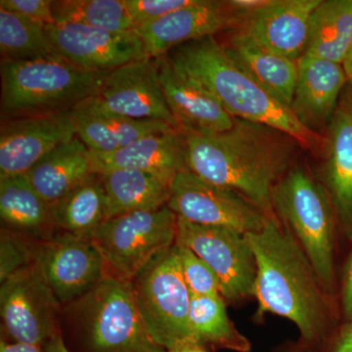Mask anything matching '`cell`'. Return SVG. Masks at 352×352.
<instances>
[{
	"instance_id": "obj_42",
	"label": "cell",
	"mask_w": 352,
	"mask_h": 352,
	"mask_svg": "<svg viewBox=\"0 0 352 352\" xmlns=\"http://www.w3.org/2000/svg\"><path fill=\"white\" fill-rule=\"evenodd\" d=\"M168 352H210L207 351V349H201V347L198 346H188V347H182V349H175V351H171Z\"/></svg>"
},
{
	"instance_id": "obj_2",
	"label": "cell",
	"mask_w": 352,
	"mask_h": 352,
	"mask_svg": "<svg viewBox=\"0 0 352 352\" xmlns=\"http://www.w3.org/2000/svg\"><path fill=\"white\" fill-rule=\"evenodd\" d=\"M180 131L187 170L205 182L240 194L266 214H274L273 191L292 168L296 140L273 127L240 119L220 133L182 127Z\"/></svg>"
},
{
	"instance_id": "obj_29",
	"label": "cell",
	"mask_w": 352,
	"mask_h": 352,
	"mask_svg": "<svg viewBox=\"0 0 352 352\" xmlns=\"http://www.w3.org/2000/svg\"><path fill=\"white\" fill-rule=\"evenodd\" d=\"M352 39V0H321L310 19L305 55L342 64Z\"/></svg>"
},
{
	"instance_id": "obj_4",
	"label": "cell",
	"mask_w": 352,
	"mask_h": 352,
	"mask_svg": "<svg viewBox=\"0 0 352 352\" xmlns=\"http://www.w3.org/2000/svg\"><path fill=\"white\" fill-rule=\"evenodd\" d=\"M60 333L69 352H168L146 329L131 282L110 276L62 305Z\"/></svg>"
},
{
	"instance_id": "obj_5",
	"label": "cell",
	"mask_w": 352,
	"mask_h": 352,
	"mask_svg": "<svg viewBox=\"0 0 352 352\" xmlns=\"http://www.w3.org/2000/svg\"><path fill=\"white\" fill-rule=\"evenodd\" d=\"M0 69L6 118L71 111L95 96L107 75L80 68L57 54L1 61Z\"/></svg>"
},
{
	"instance_id": "obj_38",
	"label": "cell",
	"mask_w": 352,
	"mask_h": 352,
	"mask_svg": "<svg viewBox=\"0 0 352 352\" xmlns=\"http://www.w3.org/2000/svg\"><path fill=\"white\" fill-rule=\"evenodd\" d=\"M0 352H44L43 346L0 340Z\"/></svg>"
},
{
	"instance_id": "obj_6",
	"label": "cell",
	"mask_w": 352,
	"mask_h": 352,
	"mask_svg": "<svg viewBox=\"0 0 352 352\" xmlns=\"http://www.w3.org/2000/svg\"><path fill=\"white\" fill-rule=\"evenodd\" d=\"M273 214L291 232L314 266L321 283L337 294V219L327 192L319 179L292 166L275 186Z\"/></svg>"
},
{
	"instance_id": "obj_19",
	"label": "cell",
	"mask_w": 352,
	"mask_h": 352,
	"mask_svg": "<svg viewBox=\"0 0 352 352\" xmlns=\"http://www.w3.org/2000/svg\"><path fill=\"white\" fill-rule=\"evenodd\" d=\"M157 61L164 98L182 129L212 134L233 126L235 118L207 87L176 68L166 55L157 58Z\"/></svg>"
},
{
	"instance_id": "obj_40",
	"label": "cell",
	"mask_w": 352,
	"mask_h": 352,
	"mask_svg": "<svg viewBox=\"0 0 352 352\" xmlns=\"http://www.w3.org/2000/svg\"><path fill=\"white\" fill-rule=\"evenodd\" d=\"M344 73H346L347 82L352 85V39L351 43L347 48L346 56L342 63Z\"/></svg>"
},
{
	"instance_id": "obj_3",
	"label": "cell",
	"mask_w": 352,
	"mask_h": 352,
	"mask_svg": "<svg viewBox=\"0 0 352 352\" xmlns=\"http://www.w3.org/2000/svg\"><path fill=\"white\" fill-rule=\"evenodd\" d=\"M166 57L207 87L235 119L273 127L309 149L323 147L324 138L303 126L291 109L259 85L214 36L182 44Z\"/></svg>"
},
{
	"instance_id": "obj_23",
	"label": "cell",
	"mask_w": 352,
	"mask_h": 352,
	"mask_svg": "<svg viewBox=\"0 0 352 352\" xmlns=\"http://www.w3.org/2000/svg\"><path fill=\"white\" fill-rule=\"evenodd\" d=\"M0 219L1 228L36 242L58 232L52 208L25 175L0 177Z\"/></svg>"
},
{
	"instance_id": "obj_30",
	"label": "cell",
	"mask_w": 352,
	"mask_h": 352,
	"mask_svg": "<svg viewBox=\"0 0 352 352\" xmlns=\"http://www.w3.org/2000/svg\"><path fill=\"white\" fill-rule=\"evenodd\" d=\"M55 25L75 24L113 32L133 31L124 0H53Z\"/></svg>"
},
{
	"instance_id": "obj_13",
	"label": "cell",
	"mask_w": 352,
	"mask_h": 352,
	"mask_svg": "<svg viewBox=\"0 0 352 352\" xmlns=\"http://www.w3.org/2000/svg\"><path fill=\"white\" fill-rule=\"evenodd\" d=\"M55 54L89 71L108 73L151 58L135 31L113 32L87 25H46Z\"/></svg>"
},
{
	"instance_id": "obj_31",
	"label": "cell",
	"mask_w": 352,
	"mask_h": 352,
	"mask_svg": "<svg viewBox=\"0 0 352 352\" xmlns=\"http://www.w3.org/2000/svg\"><path fill=\"white\" fill-rule=\"evenodd\" d=\"M1 61H21L55 54L46 25L0 8Z\"/></svg>"
},
{
	"instance_id": "obj_36",
	"label": "cell",
	"mask_w": 352,
	"mask_h": 352,
	"mask_svg": "<svg viewBox=\"0 0 352 352\" xmlns=\"http://www.w3.org/2000/svg\"><path fill=\"white\" fill-rule=\"evenodd\" d=\"M340 314L344 322H352V250L346 259L340 286Z\"/></svg>"
},
{
	"instance_id": "obj_34",
	"label": "cell",
	"mask_w": 352,
	"mask_h": 352,
	"mask_svg": "<svg viewBox=\"0 0 352 352\" xmlns=\"http://www.w3.org/2000/svg\"><path fill=\"white\" fill-rule=\"evenodd\" d=\"M194 1L195 0H124V6L135 29L138 25L161 19Z\"/></svg>"
},
{
	"instance_id": "obj_15",
	"label": "cell",
	"mask_w": 352,
	"mask_h": 352,
	"mask_svg": "<svg viewBox=\"0 0 352 352\" xmlns=\"http://www.w3.org/2000/svg\"><path fill=\"white\" fill-rule=\"evenodd\" d=\"M92 99L101 108L122 117L156 120L180 129L164 98L157 58H147L108 72Z\"/></svg>"
},
{
	"instance_id": "obj_26",
	"label": "cell",
	"mask_w": 352,
	"mask_h": 352,
	"mask_svg": "<svg viewBox=\"0 0 352 352\" xmlns=\"http://www.w3.org/2000/svg\"><path fill=\"white\" fill-rule=\"evenodd\" d=\"M100 175L107 196V220L168 206L170 178L134 170H113Z\"/></svg>"
},
{
	"instance_id": "obj_14",
	"label": "cell",
	"mask_w": 352,
	"mask_h": 352,
	"mask_svg": "<svg viewBox=\"0 0 352 352\" xmlns=\"http://www.w3.org/2000/svg\"><path fill=\"white\" fill-rule=\"evenodd\" d=\"M76 136L71 111L6 118L0 127V177L25 175Z\"/></svg>"
},
{
	"instance_id": "obj_16",
	"label": "cell",
	"mask_w": 352,
	"mask_h": 352,
	"mask_svg": "<svg viewBox=\"0 0 352 352\" xmlns=\"http://www.w3.org/2000/svg\"><path fill=\"white\" fill-rule=\"evenodd\" d=\"M242 18L229 1L195 0L154 22L134 29L151 58H161L177 46L237 29Z\"/></svg>"
},
{
	"instance_id": "obj_33",
	"label": "cell",
	"mask_w": 352,
	"mask_h": 352,
	"mask_svg": "<svg viewBox=\"0 0 352 352\" xmlns=\"http://www.w3.org/2000/svg\"><path fill=\"white\" fill-rule=\"evenodd\" d=\"M19 234L1 228L0 231V282L34 264V244Z\"/></svg>"
},
{
	"instance_id": "obj_41",
	"label": "cell",
	"mask_w": 352,
	"mask_h": 352,
	"mask_svg": "<svg viewBox=\"0 0 352 352\" xmlns=\"http://www.w3.org/2000/svg\"><path fill=\"white\" fill-rule=\"evenodd\" d=\"M277 352H319L317 351H314V349H310L305 346V344H302V342H296V344H293V342H289V344H284L278 349Z\"/></svg>"
},
{
	"instance_id": "obj_1",
	"label": "cell",
	"mask_w": 352,
	"mask_h": 352,
	"mask_svg": "<svg viewBox=\"0 0 352 352\" xmlns=\"http://www.w3.org/2000/svg\"><path fill=\"white\" fill-rule=\"evenodd\" d=\"M245 236L256 263V318L274 314L288 319L298 328L300 342L321 352L340 327L336 296L275 214L258 232Z\"/></svg>"
},
{
	"instance_id": "obj_39",
	"label": "cell",
	"mask_w": 352,
	"mask_h": 352,
	"mask_svg": "<svg viewBox=\"0 0 352 352\" xmlns=\"http://www.w3.org/2000/svg\"><path fill=\"white\" fill-rule=\"evenodd\" d=\"M43 347L44 352H69L65 346L60 333H58L52 339L48 340Z\"/></svg>"
},
{
	"instance_id": "obj_25",
	"label": "cell",
	"mask_w": 352,
	"mask_h": 352,
	"mask_svg": "<svg viewBox=\"0 0 352 352\" xmlns=\"http://www.w3.org/2000/svg\"><path fill=\"white\" fill-rule=\"evenodd\" d=\"M92 173L89 149L76 136L48 153L25 176L53 206Z\"/></svg>"
},
{
	"instance_id": "obj_8",
	"label": "cell",
	"mask_w": 352,
	"mask_h": 352,
	"mask_svg": "<svg viewBox=\"0 0 352 352\" xmlns=\"http://www.w3.org/2000/svg\"><path fill=\"white\" fill-rule=\"evenodd\" d=\"M176 233L177 217L164 206L106 220L90 241L107 276L131 282L154 256L175 245Z\"/></svg>"
},
{
	"instance_id": "obj_10",
	"label": "cell",
	"mask_w": 352,
	"mask_h": 352,
	"mask_svg": "<svg viewBox=\"0 0 352 352\" xmlns=\"http://www.w3.org/2000/svg\"><path fill=\"white\" fill-rule=\"evenodd\" d=\"M175 244L188 248L214 271L226 302L254 298L256 263L245 234L177 217Z\"/></svg>"
},
{
	"instance_id": "obj_28",
	"label": "cell",
	"mask_w": 352,
	"mask_h": 352,
	"mask_svg": "<svg viewBox=\"0 0 352 352\" xmlns=\"http://www.w3.org/2000/svg\"><path fill=\"white\" fill-rule=\"evenodd\" d=\"M223 296H192L189 325L196 346L207 351L251 352L252 342L236 328Z\"/></svg>"
},
{
	"instance_id": "obj_17",
	"label": "cell",
	"mask_w": 352,
	"mask_h": 352,
	"mask_svg": "<svg viewBox=\"0 0 352 352\" xmlns=\"http://www.w3.org/2000/svg\"><path fill=\"white\" fill-rule=\"evenodd\" d=\"M319 182L335 212L339 229L352 243V85L347 83L327 126Z\"/></svg>"
},
{
	"instance_id": "obj_21",
	"label": "cell",
	"mask_w": 352,
	"mask_h": 352,
	"mask_svg": "<svg viewBox=\"0 0 352 352\" xmlns=\"http://www.w3.org/2000/svg\"><path fill=\"white\" fill-rule=\"evenodd\" d=\"M90 152L92 173L119 170L148 171L173 179L186 170L185 145L179 129L152 134L111 153Z\"/></svg>"
},
{
	"instance_id": "obj_35",
	"label": "cell",
	"mask_w": 352,
	"mask_h": 352,
	"mask_svg": "<svg viewBox=\"0 0 352 352\" xmlns=\"http://www.w3.org/2000/svg\"><path fill=\"white\" fill-rule=\"evenodd\" d=\"M53 0H1L0 8L24 16L45 25H55L52 15Z\"/></svg>"
},
{
	"instance_id": "obj_20",
	"label": "cell",
	"mask_w": 352,
	"mask_h": 352,
	"mask_svg": "<svg viewBox=\"0 0 352 352\" xmlns=\"http://www.w3.org/2000/svg\"><path fill=\"white\" fill-rule=\"evenodd\" d=\"M347 83L342 64L303 55L289 108L303 126L319 134L328 126Z\"/></svg>"
},
{
	"instance_id": "obj_18",
	"label": "cell",
	"mask_w": 352,
	"mask_h": 352,
	"mask_svg": "<svg viewBox=\"0 0 352 352\" xmlns=\"http://www.w3.org/2000/svg\"><path fill=\"white\" fill-rule=\"evenodd\" d=\"M321 0H270L245 16L237 31L264 47L298 62L305 54L310 19Z\"/></svg>"
},
{
	"instance_id": "obj_7",
	"label": "cell",
	"mask_w": 352,
	"mask_h": 352,
	"mask_svg": "<svg viewBox=\"0 0 352 352\" xmlns=\"http://www.w3.org/2000/svg\"><path fill=\"white\" fill-rule=\"evenodd\" d=\"M131 285L141 318L159 346L168 352L197 346L189 325L192 295L175 245L154 256Z\"/></svg>"
},
{
	"instance_id": "obj_9",
	"label": "cell",
	"mask_w": 352,
	"mask_h": 352,
	"mask_svg": "<svg viewBox=\"0 0 352 352\" xmlns=\"http://www.w3.org/2000/svg\"><path fill=\"white\" fill-rule=\"evenodd\" d=\"M61 309L38 266L23 268L0 287L1 340L43 346L60 333Z\"/></svg>"
},
{
	"instance_id": "obj_12",
	"label": "cell",
	"mask_w": 352,
	"mask_h": 352,
	"mask_svg": "<svg viewBox=\"0 0 352 352\" xmlns=\"http://www.w3.org/2000/svg\"><path fill=\"white\" fill-rule=\"evenodd\" d=\"M34 264L61 305L82 298L107 276L103 258L94 243L62 231L36 242Z\"/></svg>"
},
{
	"instance_id": "obj_24",
	"label": "cell",
	"mask_w": 352,
	"mask_h": 352,
	"mask_svg": "<svg viewBox=\"0 0 352 352\" xmlns=\"http://www.w3.org/2000/svg\"><path fill=\"white\" fill-rule=\"evenodd\" d=\"M222 44L259 85L291 107L298 80V62L273 52L237 30Z\"/></svg>"
},
{
	"instance_id": "obj_22",
	"label": "cell",
	"mask_w": 352,
	"mask_h": 352,
	"mask_svg": "<svg viewBox=\"0 0 352 352\" xmlns=\"http://www.w3.org/2000/svg\"><path fill=\"white\" fill-rule=\"evenodd\" d=\"M71 116L76 136L95 153L117 151L146 136L179 129L156 120H134L109 112L92 97L72 109Z\"/></svg>"
},
{
	"instance_id": "obj_32",
	"label": "cell",
	"mask_w": 352,
	"mask_h": 352,
	"mask_svg": "<svg viewBox=\"0 0 352 352\" xmlns=\"http://www.w3.org/2000/svg\"><path fill=\"white\" fill-rule=\"evenodd\" d=\"M175 252L185 283L192 296H222L221 285L207 263L184 245L175 244Z\"/></svg>"
},
{
	"instance_id": "obj_11",
	"label": "cell",
	"mask_w": 352,
	"mask_h": 352,
	"mask_svg": "<svg viewBox=\"0 0 352 352\" xmlns=\"http://www.w3.org/2000/svg\"><path fill=\"white\" fill-rule=\"evenodd\" d=\"M168 207L192 223L224 227L245 235L258 232L271 217L245 197L205 182L187 168L173 177Z\"/></svg>"
},
{
	"instance_id": "obj_27",
	"label": "cell",
	"mask_w": 352,
	"mask_h": 352,
	"mask_svg": "<svg viewBox=\"0 0 352 352\" xmlns=\"http://www.w3.org/2000/svg\"><path fill=\"white\" fill-rule=\"evenodd\" d=\"M52 208L58 231L89 239L108 219V201L101 175L92 173Z\"/></svg>"
},
{
	"instance_id": "obj_37",
	"label": "cell",
	"mask_w": 352,
	"mask_h": 352,
	"mask_svg": "<svg viewBox=\"0 0 352 352\" xmlns=\"http://www.w3.org/2000/svg\"><path fill=\"white\" fill-rule=\"evenodd\" d=\"M321 352H352V322L340 325Z\"/></svg>"
}]
</instances>
